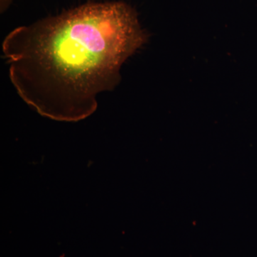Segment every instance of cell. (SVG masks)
<instances>
[{
	"label": "cell",
	"mask_w": 257,
	"mask_h": 257,
	"mask_svg": "<svg viewBox=\"0 0 257 257\" xmlns=\"http://www.w3.org/2000/svg\"><path fill=\"white\" fill-rule=\"evenodd\" d=\"M13 1V0H0V11H1V13H5L8 9Z\"/></svg>",
	"instance_id": "7a4b0ae2"
},
{
	"label": "cell",
	"mask_w": 257,
	"mask_h": 257,
	"mask_svg": "<svg viewBox=\"0 0 257 257\" xmlns=\"http://www.w3.org/2000/svg\"><path fill=\"white\" fill-rule=\"evenodd\" d=\"M147 40L133 7L93 3L15 29L3 51L26 104L51 119L78 121L119 84L121 66Z\"/></svg>",
	"instance_id": "6da1fadb"
}]
</instances>
